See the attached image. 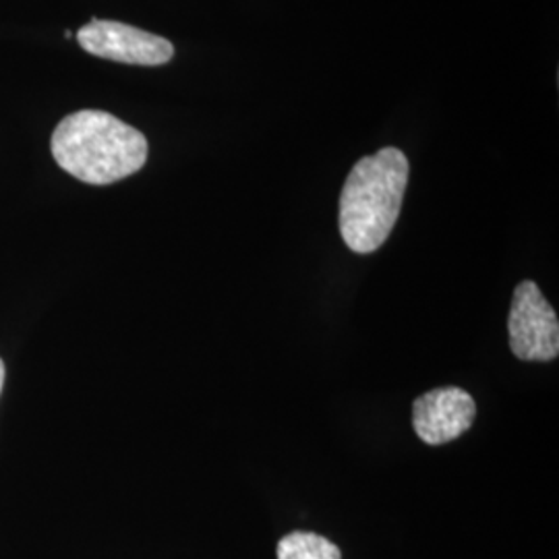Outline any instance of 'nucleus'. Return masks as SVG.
<instances>
[{
    "label": "nucleus",
    "instance_id": "obj_1",
    "mask_svg": "<svg viewBox=\"0 0 559 559\" xmlns=\"http://www.w3.org/2000/svg\"><path fill=\"white\" fill-rule=\"evenodd\" d=\"M64 173L87 185H112L140 173L147 140L135 127L102 110H80L60 120L50 141Z\"/></svg>",
    "mask_w": 559,
    "mask_h": 559
},
{
    "label": "nucleus",
    "instance_id": "obj_2",
    "mask_svg": "<svg viewBox=\"0 0 559 559\" xmlns=\"http://www.w3.org/2000/svg\"><path fill=\"white\" fill-rule=\"evenodd\" d=\"M408 158L396 147L360 158L340 193V235L359 255L378 251L392 235L408 185Z\"/></svg>",
    "mask_w": 559,
    "mask_h": 559
},
{
    "label": "nucleus",
    "instance_id": "obj_3",
    "mask_svg": "<svg viewBox=\"0 0 559 559\" xmlns=\"http://www.w3.org/2000/svg\"><path fill=\"white\" fill-rule=\"evenodd\" d=\"M508 332L510 350L516 359L539 362L558 359V316L533 280H524L514 288Z\"/></svg>",
    "mask_w": 559,
    "mask_h": 559
},
{
    "label": "nucleus",
    "instance_id": "obj_4",
    "mask_svg": "<svg viewBox=\"0 0 559 559\" xmlns=\"http://www.w3.org/2000/svg\"><path fill=\"white\" fill-rule=\"evenodd\" d=\"M78 41L94 57L124 64L160 67L175 57L166 38L120 21L92 20L78 32Z\"/></svg>",
    "mask_w": 559,
    "mask_h": 559
},
{
    "label": "nucleus",
    "instance_id": "obj_5",
    "mask_svg": "<svg viewBox=\"0 0 559 559\" xmlns=\"http://www.w3.org/2000/svg\"><path fill=\"white\" fill-rule=\"evenodd\" d=\"M477 417L475 399L459 385H443L425 392L413 402V427L419 440L441 445L459 440Z\"/></svg>",
    "mask_w": 559,
    "mask_h": 559
},
{
    "label": "nucleus",
    "instance_id": "obj_6",
    "mask_svg": "<svg viewBox=\"0 0 559 559\" xmlns=\"http://www.w3.org/2000/svg\"><path fill=\"white\" fill-rule=\"evenodd\" d=\"M278 559H342L338 545L316 535L295 531L278 540L276 547Z\"/></svg>",
    "mask_w": 559,
    "mask_h": 559
},
{
    "label": "nucleus",
    "instance_id": "obj_7",
    "mask_svg": "<svg viewBox=\"0 0 559 559\" xmlns=\"http://www.w3.org/2000/svg\"><path fill=\"white\" fill-rule=\"evenodd\" d=\"M4 362H2V359H0V394H2V388H4Z\"/></svg>",
    "mask_w": 559,
    "mask_h": 559
}]
</instances>
